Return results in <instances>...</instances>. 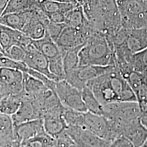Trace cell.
<instances>
[{
  "label": "cell",
  "mask_w": 147,
  "mask_h": 147,
  "mask_svg": "<svg viewBox=\"0 0 147 147\" xmlns=\"http://www.w3.org/2000/svg\"><path fill=\"white\" fill-rule=\"evenodd\" d=\"M84 15L96 32L107 38L122 26L117 0H88L82 6Z\"/></svg>",
  "instance_id": "obj_1"
},
{
  "label": "cell",
  "mask_w": 147,
  "mask_h": 147,
  "mask_svg": "<svg viewBox=\"0 0 147 147\" xmlns=\"http://www.w3.org/2000/svg\"><path fill=\"white\" fill-rule=\"evenodd\" d=\"M80 66H115L114 49L105 35L93 33L81 47L79 53Z\"/></svg>",
  "instance_id": "obj_2"
},
{
  "label": "cell",
  "mask_w": 147,
  "mask_h": 147,
  "mask_svg": "<svg viewBox=\"0 0 147 147\" xmlns=\"http://www.w3.org/2000/svg\"><path fill=\"white\" fill-rule=\"evenodd\" d=\"M117 3L123 27H147V0H117Z\"/></svg>",
  "instance_id": "obj_3"
},
{
  "label": "cell",
  "mask_w": 147,
  "mask_h": 147,
  "mask_svg": "<svg viewBox=\"0 0 147 147\" xmlns=\"http://www.w3.org/2000/svg\"><path fill=\"white\" fill-rule=\"evenodd\" d=\"M113 47L134 55L147 48V27L129 29L122 27L112 38Z\"/></svg>",
  "instance_id": "obj_4"
},
{
  "label": "cell",
  "mask_w": 147,
  "mask_h": 147,
  "mask_svg": "<svg viewBox=\"0 0 147 147\" xmlns=\"http://www.w3.org/2000/svg\"><path fill=\"white\" fill-rule=\"evenodd\" d=\"M104 116L109 119L126 124L140 119V107L137 101H119L104 105Z\"/></svg>",
  "instance_id": "obj_5"
},
{
  "label": "cell",
  "mask_w": 147,
  "mask_h": 147,
  "mask_svg": "<svg viewBox=\"0 0 147 147\" xmlns=\"http://www.w3.org/2000/svg\"><path fill=\"white\" fill-rule=\"evenodd\" d=\"M115 66L84 65L79 66L73 70L65 74V80L74 87L82 90L87 84L107 72Z\"/></svg>",
  "instance_id": "obj_6"
},
{
  "label": "cell",
  "mask_w": 147,
  "mask_h": 147,
  "mask_svg": "<svg viewBox=\"0 0 147 147\" xmlns=\"http://www.w3.org/2000/svg\"><path fill=\"white\" fill-rule=\"evenodd\" d=\"M53 90L64 107L82 112H88L81 90L69 84L65 80L56 82Z\"/></svg>",
  "instance_id": "obj_7"
},
{
  "label": "cell",
  "mask_w": 147,
  "mask_h": 147,
  "mask_svg": "<svg viewBox=\"0 0 147 147\" xmlns=\"http://www.w3.org/2000/svg\"><path fill=\"white\" fill-rule=\"evenodd\" d=\"M96 32L90 23L84 30H78L66 25L56 42L61 51L82 47Z\"/></svg>",
  "instance_id": "obj_8"
},
{
  "label": "cell",
  "mask_w": 147,
  "mask_h": 147,
  "mask_svg": "<svg viewBox=\"0 0 147 147\" xmlns=\"http://www.w3.org/2000/svg\"><path fill=\"white\" fill-rule=\"evenodd\" d=\"M23 73L7 68H0V96L20 94L24 91Z\"/></svg>",
  "instance_id": "obj_9"
},
{
  "label": "cell",
  "mask_w": 147,
  "mask_h": 147,
  "mask_svg": "<svg viewBox=\"0 0 147 147\" xmlns=\"http://www.w3.org/2000/svg\"><path fill=\"white\" fill-rule=\"evenodd\" d=\"M11 117L14 125H16L27 121L42 119V110L37 100L30 98L25 93L19 108Z\"/></svg>",
  "instance_id": "obj_10"
},
{
  "label": "cell",
  "mask_w": 147,
  "mask_h": 147,
  "mask_svg": "<svg viewBox=\"0 0 147 147\" xmlns=\"http://www.w3.org/2000/svg\"><path fill=\"white\" fill-rule=\"evenodd\" d=\"M65 107H59L45 112L42 116V119L46 132L55 139L65 131L67 125L63 118Z\"/></svg>",
  "instance_id": "obj_11"
},
{
  "label": "cell",
  "mask_w": 147,
  "mask_h": 147,
  "mask_svg": "<svg viewBox=\"0 0 147 147\" xmlns=\"http://www.w3.org/2000/svg\"><path fill=\"white\" fill-rule=\"evenodd\" d=\"M67 132L81 147H108L110 142L97 136L82 127H68Z\"/></svg>",
  "instance_id": "obj_12"
},
{
  "label": "cell",
  "mask_w": 147,
  "mask_h": 147,
  "mask_svg": "<svg viewBox=\"0 0 147 147\" xmlns=\"http://www.w3.org/2000/svg\"><path fill=\"white\" fill-rule=\"evenodd\" d=\"M26 53L24 62L29 68L42 74L49 79L55 82L58 81L49 70V61L47 58L34 47L32 42L27 46Z\"/></svg>",
  "instance_id": "obj_13"
},
{
  "label": "cell",
  "mask_w": 147,
  "mask_h": 147,
  "mask_svg": "<svg viewBox=\"0 0 147 147\" xmlns=\"http://www.w3.org/2000/svg\"><path fill=\"white\" fill-rule=\"evenodd\" d=\"M82 127L111 142L109 121L105 116L96 115L89 112H84Z\"/></svg>",
  "instance_id": "obj_14"
},
{
  "label": "cell",
  "mask_w": 147,
  "mask_h": 147,
  "mask_svg": "<svg viewBox=\"0 0 147 147\" xmlns=\"http://www.w3.org/2000/svg\"><path fill=\"white\" fill-rule=\"evenodd\" d=\"M32 40L22 32L0 24V42L4 51L14 45L20 46L26 50Z\"/></svg>",
  "instance_id": "obj_15"
},
{
  "label": "cell",
  "mask_w": 147,
  "mask_h": 147,
  "mask_svg": "<svg viewBox=\"0 0 147 147\" xmlns=\"http://www.w3.org/2000/svg\"><path fill=\"white\" fill-rule=\"evenodd\" d=\"M46 16L38 8L34 9L31 18L27 21L22 31L33 40H37L44 37L47 33L44 19Z\"/></svg>",
  "instance_id": "obj_16"
},
{
  "label": "cell",
  "mask_w": 147,
  "mask_h": 147,
  "mask_svg": "<svg viewBox=\"0 0 147 147\" xmlns=\"http://www.w3.org/2000/svg\"><path fill=\"white\" fill-rule=\"evenodd\" d=\"M123 135L131 142L135 147H140L147 141V130L140 119L124 124Z\"/></svg>",
  "instance_id": "obj_17"
},
{
  "label": "cell",
  "mask_w": 147,
  "mask_h": 147,
  "mask_svg": "<svg viewBox=\"0 0 147 147\" xmlns=\"http://www.w3.org/2000/svg\"><path fill=\"white\" fill-rule=\"evenodd\" d=\"M45 131L42 119L23 123L15 125L16 140L19 143Z\"/></svg>",
  "instance_id": "obj_18"
},
{
  "label": "cell",
  "mask_w": 147,
  "mask_h": 147,
  "mask_svg": "<svg viewBox=\"0 0 147 147\" xmlns=\"http://www.w3.org/2000/svg\"><path fill=\"white\" fill-rule=\"evenodd\" d=\"M34 9L8 13L1 16L0 24L22 31L27 21L32 16Z\"/></svg>",
  "instance_id": "obj_19"
},
{
  "label": "cell",
  "mask_w": 147,
  "mask_h": 147,
  "mask_svg": "<svg viewBox=\"0 0 147 147\" xmlns=\"http://www.w3.org/2000/svg\"><path fill=\"white\" fill-rule=\"evenodd\" d=\"M24 91L25 94L33 99L42 96L50 89L39 79L26 73H23ZM52 90V89H51Z\"/></svg>",
  "instance_id": "obj_20"
},
{
  "label": "cell",
  "mask_w": 147,
  "mask_h": 147,
  "mask_svg": "<svg viewBox=\"0 0 147 147\" xmlns=\"http://www.w3.org/2000/svg\"><path fill=\"white\" fill-rule=\"evenodd\" d=\"M32 43L47 58L49 61L62 56L56 42L53 40L47 33L42 39L32 40Z\"/></svg>",
  "instance_id": "obj_21"
},
{
  "label": "cell",
  "mask_w": 147,
  "mask_h": 147,
  "mask_svg": "<svg viewBox=\"0 0 147 147\" xmlns=\"http://www.w3.org/2000/svg\"><path fill=\"white\" fill-rule=\"evenodd\" d=\"M77 5L75 3L62 2L54 0H38L37 7L44 14L62 12L67 14Z\"/></svg>",
  "instance_id": "obj_22"
},
{
  "label": "cell",
  "mask_w": 147,
  "mask_h": 147,
  "mask_svg": "<svg viewBox=\"0 0 147 147\" xmlns=\"http://www.w3.org/2000/svg\"><path fill=\"white\" fill-rule=\"evenodd\" d=\"M65 25L78 30H84L90 24L84 15L82 6H76L65 15Z\"/></svg>",
  "instance_id": "obj_23"
},
{
  "label": "cell",
  "mask_w": 147,
  "mask_h": 147,
  "mask_svg": "<svg viewBox=\"0 0 147 147\" xmlns=\"http://www.w3.org/2000/svg\"><path fill=\"white\" fill-rule=\"evenodd\" d=\"M24 91L19 94L0 96V112L10 116L14 115L21 105Z\"/></svg>",
  "instance_id": "obj_24"
},
{
  "label": "cell",
  "mask_w": 147,
  "mask_h": 147,
  "mask_svg": "<svg viewBox=\"0 0 147 147\" xmlns=\"http://www.w3.org/2000/svg\"><path fill=\"white\" fill-rule=\"evenodd\" d=\"M0 140L6 142L16 140L15 125L12 117L0 112Z\"/></svg>",
  "instance_id": "obj_25"
},
{
  "label": "cell",
  "mask_w": 147,
  "mask_h": 147,
  "mask_svg": "<svg viewBox=\"0 0 147 147\" xmlns=\"http://www.w3.org/2000/svg\"><path fill=\"white\" fill-rule=\"evenodd\" d=\"M82 99L88 112L104 116V106L97 99L92 91L86 86L81 90Z\"/></svg>",
  "instance_id": "obj_26"
},
{
  "label": "cell",
  "mask_w": 147,
  "mask_h": 147,
  "mask_svg": "<svg viewBox=\"0 0 147 147\" xmlns=\"http://www.w3.org/2000/svg\"><path fill=\"white\" fill-rule=\"evenodd\" d=\"M55 139L46 132L20 143V147H55Z\"/></svg>",
  "instance_id": "obj_27"
},
{
  "label": "cell",
  "mask_w": 147,
  "mask_h": 147,
  "mask_svg": "<svg viewBox=\"0 0 147 147\" xmlns=\"http://www.w3.org/2000/svg\"><path fill=\"white\" fill-rule=\"evenodd\" d=\"M82 47H76L61 51L65 74L73 70L80 66L79 53Z\"/></svg>",
  "instance_id": "obj_28"
},
{
  "label": "cell",
  "mask_w": 147,
  "mask_h": 147,
  "mask_svg": "<svg viewBox=\"0 0 147 147\" xmlns=\"http://www.w3.org/2000/svg\"><path fill=\"white\" fill-rule=\"evenodd\" d=\"M131 66L133 71L147 75V48L132 55Z\"/></svg>",
  "instance_id": "obj_29"
},
{
  "label": "cell",
  "mask_w": 147,
  "mask_h": 147,
  "mask_svg": "<svg viewBox=\"0 0 147 147\" xmlns=\"http://www.w3.org/2000/svg\"><path fill=\"white\" fill-rule=\"evenodd\" d=\"M84 112L74 110L65 107L63 118L68 127H82Z\"/></svg>",
  "instance_id": "obj_30"
},
{
  "label": "cell",
  "mask_w": 147,
  "mask_h": 147,
  "mask_svg": "<svg viewBox=\"0 0 147 147\" xmlns=\"http://www.w3.org/2000/svg\"><path fill=\"white\" fill-rule=\"evenodd\" d=\"M47 33L55 42L58 39L63 28L66 26L65 24L55 23L50 21L47 17L44 20Z\"/></svg>",
  "instance_id": "obj_31"
},
{
  "label": "cell",
  "mask_w": 147,
  "mask_h": 147,
  "mask_svg": "<svg viewBox=\"0 0 147 147\" xmlns=\"http://www.w3.org/2000/svg\"><path fill=\"white\" fill-rule=\"evenodd\" d=\"M26 50L24 48L14 45L4 51V56L18 62H24L26 56Z\"/></svg>",
  "instance_id": "obj_32"
},
{
  "label": "cell",
  "mask_w": 147,
  "mask_h": 147,
  "mask_svg": "<svg viewBox=\"0 0 147 147\" xmlns=\"http://www.w3.org/2000/svg\"><path fill=\"white\" fill-rule=\"evenodd\" d=\"M108 147H135L133 144L123 135L116 138L111 142Z\"/></svg>",
  "instance_id": "obj_33"
},
{
  "label": "cell",
  "mask_w": 147,
  "mask_h": 147,
  "mask_svg": "<svg viewBox=\"0 0 147 147\" xmlns=\"http://www.w3.org/2000/svg\"><path fill=\"white\" fill-rule=\"evenodd\" d=\"M48 19L51 22L58 24H64L66 14L62 12H54L44 14Z\"/></svg>",
  "instance_id": "obj_34"
},
{
  "label": "cell",
  "mask_w": 147,
  "mask_h": 147,
  "mask_svg": "<svg viewBox=\"0 0 147 147\" xmlns=\"http://www.w3.org/2000/svg\"><path fill=\"white\" fill-rule=\"evenodd\" d=\"M0 147H20V143L17 141L6 142L0 140Z\"/></svg>",
  "instance_id": "obj_35"
},
{
  "label": "cell",
  "mask_w": 147,
  "mask_h": 147,
  "mask_svg": "<svg viewBox=\"0 0 147 147\" xmlns=\"http://www.w3.org/2000/svg\"><path fill=\"white\" fill-rule=\"evenodd\" d=\"M9 1L10 0H0V16L3 14Z\"/></svg>",
  "instance_id": "obj_36"
},
{
  "label": "cell",
  "mask_w": 147,
  "mask_h": 147,
  "mask_svg": "<svg viewBox=\"0 0 147 147\" xmlns=\"http://www.w3.org/2000/svg\"><path fill=\"white\" fill-rule=\"evenodd\" d=\"M88 0H75V3L77 6H83Z\"/></svg>",
  "instance_id": "obj_37"
},
{
  "label": "cell",
  "mask_w": 147,
  "mask_h": 147,
  "mask_svg": "<svg viewBox=\"0 0 147 147\" xmlns=\"http://www.w3.org/2000/svg\"><path fill=\"white\" fill-rule=\"evenodd\" d=\"M69 147H81L79 145H78L76 142L73 141V142L71 143V144L70 145Z\"/></svg>",
  "instance_id": "obj_38"
},
{
  "label": "cell",
  "mask_w": 147,
  "mask_h": 147,
  "mask_svg": "<svg viewBox=\"0 0 147 147\" xmlns=\"http://www.w3.org/2000/svg\"><path fill=\"white\" fill-rule=\"evenodd\" d=\"M4 56V50L2 47L1 44L0 42V56Z\"/></svg>",
  "instance_id": "obj_39"
},
{
  "label": "cell",
  "mask_w": 147,
  "mask_h": 147,
  "mask_svg": "<svg viewBox=\"0 0 147 147\" xmlns=\"http://www.w3.org/2000/svg\"><path fill=\"white\" fill-rule=\"evenodd\" d=\"M140 147H147V141L144 142Z\"/></svg>",
  "instance_id": "obj_40"
},
{
  "label": "cell",
  "mask_w": 147,
  "mask_h": 147,
  "mask_svg": "<svg viewBox=\"0 0 147 147\" xmlns=\"http://www.w3.org/2000/svg\"><path fill=\"white\" fill-rule=\"evenodd\" d=\"M146 79H147V75H146Z\"/></svg>",
  "instance_id": "obj_41"
},
{
  "label": "cell",
  "mask_w": 147,
  "mask_h": 147,
  "mask_svg": "<svg viewBox=\"0 0 147 147\" xmlns=\"http://www.w3.org/2000/svg\"></svg>",
  "instance_id": "obj_42"
}]
</instances>
